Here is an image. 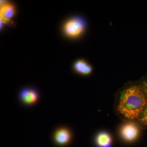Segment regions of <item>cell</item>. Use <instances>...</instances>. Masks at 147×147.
<instances>
[{"instance_id": "1", "label": "cell", "mask_w": 147, "mask_h": 147, "mask_svg": "<svg viewBox=\"0 0 147 147\" xmlns=\"http://www.w3.org/2000/svg\"><path fill=\"white\" fill-rule=\"evenodd\" d=\"M147 105V93L144 80L129 82L116 93L115 113L124 122L137 123Z\"/></svg>"}, {"instance_id": "2", "label": "cell", "mask_w": 147, "mask_h": 147, "mask_svg": "<svg viewBox=\"0 0 147 147\" xmlns=\"http://www.w3.org/2000/svg\"><path fill=\"white\" fill-rule=\"evenodd\" d=\"M86 24L84 19L80 18H71L65 24L64 30L67 36L76 38L81 35L86 29Z\"/></svg>"}, {"instance_id": "3", "label": "cell", "mask_w": 147, "mask_h": 147, "mask_svg": "<svg viewBox=\"0 0 147 147\" xmlns=\"http://www.w3.org/2000/svg\"><path fill=\"white\" fill-rule=\"evenodd\" d=\"M137 123L126 122L123 124L120 129L121 137L125 142H134L139 137L140 129Z\"/></svg>"}, {"instance_id": "4", "label": "cell", "mask_w": 147, "mask_h": 147, "mask_svg": "<svg viewBox=\"0 0 147 147\" xmlns=\"http://www.w3.org/2000/svg\"><path fill=\"white\" fill-rule=\"evenodd\" d=\"M19 99L25 106L34 105L39 99V94L37 90L32 88H25L19 93Z\"/></svg>"}, {"instance_id": "5", "label": "cell", "mask_w": 147, "mask_h": 147, "mask_svg": "<svg viewBox=\"0 0 147 147\" xmlns=\"http://www.w3.org/2000/svg\"><path fill=\"white\" fill-rule=\"evenodd\" d=\"M72 137L71 132L69 129L66 127H59L55 130L53 135V139L55 144L60 146L68 144Z\"/></svg>"}, {"instance_id": "6", "label": "cell", "mask_w": 147, "mask_h": 147, "mask_svg": "<svg viewBox=\"0 0 147 147\" xmlns=\"http://www.w3.org/2000/svg\"><path fill=\"white\" fill-rule=\"evenodd\" d=\"M94 143L97 147H111L113 144V138L107 131H100L95 137Z\"/></svg>"}, {"instance_id": "7", "label": "cell", "mask_w": 147, "mask_h": 147, "mask_svg": "<svg viewBox=\"0 0 147 147\" xmlns=\"http://www.w3.org/2000/svg\"><path fill=\"white\" fill-rule=\"evenodd\" d=\"M15 8L11 4L5 3L2 5L0 9V18L1 21L8 22L14 15Z\"/></svg>"}, {"instance_id": "8", "label": "cell", "mask_w": 147, "mask_h": 147, "mask_svg": "<svg viewBox=\"0 0 147 147\" xmlns=\"http://www.w3.org/2000/svg\"><path fill=\"white\" fill-rule=\"evenodd\" d=\"M74 69L77 73L84 76L89 75L92 71L91 66L84 60L76 61L74 65Z\"/></svg>"}, {"instance_id": "9", "label": "cell", "mask_w": 147, "mask_h": 147, "mask_svg": "<svg viewBox=\"0 0 147 147\" xmlns=\"http://www.w3.org/2000/svg\"><path fill=\"white\" fill-rule=\"evenodd\" d=\"M144 80L145 86L147 93V79H144ZM140 128L147 129V105L144 113L143 114L141 118L138 121L137 123Z\"/></svg>"}]
</instances>
